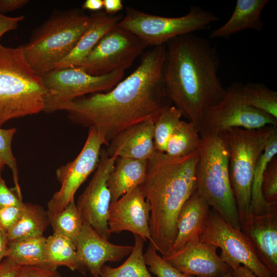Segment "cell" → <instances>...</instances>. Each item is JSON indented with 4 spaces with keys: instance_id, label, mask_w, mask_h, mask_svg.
<instances>
[{
    "instance_id": "4316f807",
    "label": "cell",
    "mask_w": 277,
    "mask_h": 277,
    "mask_svg": "<svg viewBox=\"0 0 277 277\" xmlns=\"http://www.w3.org/2000/svg\"><path fill=\"white\" fill-rule=\"evenodd\" d=\"M46 255L48 263L55 270L58 266H64L82 272L77 259L75 244L65 236L53 233L46 238Z\"/></svg>"
},
{
    "instance_id": "74e56055",
    "label": "cell",
    "mask_w": 277,
    "mask_h": 277,
    "mask_svg": "<svg viewBox=\"0 0 277 277\" xmlns=\"http://www.w3.org/2000/svg\"><path fill=\"white\" fill-rule=\"evenodd\" d=\"M17 277H62L57 271H52L35 266H22Z\"/></svg>"
},
{
    "instance_id": "f546056e",
    "label": "cell",
    "mask_w": 277,
    "mask_h": 277,
    "mask_svg": "<svg viewBox=\"0 0 277 277\" xmlns=\"http://www.w3.org/2000/svg\"><path fill=\"white\" fill-rule=\"evenodd\" d=\"M47 213L54 233L65 236L75 244L82 230L83 222L74 200L61 211Z\"/></svg>"
},
{
    "instance_id": "4fadbf2b",
    "label": "cell",
    "mask_w": 277,
    "mask_h": 277,
    "mask_svg": "<svg viewBox=\"0 0 277 277\" xmlns=\"http://www.w3.org/2000/svg\"><path fill=\"white\" fill-rule=\"evenodd\" d=\"M103 145H107L103 134L95 128H90L86 141L76 157L56 170L61 188L48 202V213L62 211L74 200L79 187L97 168Z\"/></svg>"
},
{
    "instance_id": "ba28073f",
    "label": "cell",
    "mask_w": 277,
    "mask_h": 277,
    "mask_svg": "<svg viewBox=\"0 0 277 277\" xmlns=\"http://www.w3.org/2000/svg\"><path fill=\"white\" fill-rule=\"evenodd\" d=\"M219 17L198 6L185 15L174 17L154 15L128 7L117 25L131 32L147 45L161 46L177 36L207 28Z\"/></svg>"
},
{
    "instance_id": "8fae6325",
    "label": "cell",
    "mask_w": 277,
    "mask_h": 277,
    "mask_svg": "<svg viewBox=\"0 0 277 277\" xmlns=\"http://www.w3.org/2000/svg\"><path fill=\"white\" fill-rule=\"evenodd\" d=\"M242 86L234 82L225 89L222 100L205 113L200 132L220 133L233 128L253 129L277 126L276 118L245 102Z\"/></svg>"
},
{
    "instance_id": "f1b7e54d",
    "label": "cell",
    "mask_w": 277,
    "mask_h": 277,
    "mask_svg": "<svg viewBox=\"0 0 277 277\" xmlns=\"http://www.w3.org/2000/svg\"><path fill=\"white\" fill-rule=\"evenodd\" d=\"M200 129L190 122L181 121L169 140L165 153L171 157H181L197 150Z\"/></svg>"
},
{
    "instance_id": "5bb4252c",
    "label": "cell",
    "mask_w": 277,
    "mask_h": 277,
    "mask_svg": "<svg viewBox=\"0 0 277 277\" xmlns=\"http://www.w3.org/2000/svg\"><path fill=\"white\" fill-rule=\"evenodd\" d=\"M116 159L115 156H109L106 150H101L98 165L76 204L83 223L88 224L108 240L111 236L108 219L111 196L107 181Z\"/></svg>"
},
{
    "instance_id": "1f68e13d",
    "label": "cell",
    "mask_w": 277,
    "mask_h": 277,
    "mask_svg": "<svg viewBox=\"0 0 277 277\" xmlns=\"http://www.w3.org/2000/svg\"><path fill=\"white\" fill-rule=\"evenodd\" d=\"M182 111L171 105L164 110L154 122L153 140L155 150L165 153L167 144L181 121Z\"/></svg>"
},
{
    "instance_id": "f35d334b",
    "label": "cell",
    "mask_w": 277,
    "mask_h": 277,
    "mask_svg": "<svg viewBox=\"0 0 277 277\" xmlns=\"http://www.w3.org/2000/svg\"><path fill=\"white\" fill-rule=\"evenodd\" d=\"M24 19L23 16L10 17L0 13V39L5 33L15 30Z\"/></svg>"
},
{
    "instance_id": "8992f818",
    "label": "cell",
    "mask_w": 277,
    "mask_h": 277,
    "mask_svg": "<svg viewBox=\"0 0 277 277\" xmlns=\"http://www.w3.org/2000/svg\"><path fill=\"white\" fill-rule=\"evenodd\" d=\"M41 76L26 62L21 47L0 44V127L8 121L44 111Z\"/></svg>"
},
{
    "instance_id": "ffe728a7",
    "label": "cell",
    "mask_w": 277,
    "mask_h": 277,
    "mask_svg": "<svg viewBox=\"0 0 277 277\" xmlns=\"http://www.w3.org/2000/svg\"><path fill=\"white\" fill-rule=\"evenodd\" d=\"M154 121L148 120L132 125L115 136L106 149L109 156L148 160L155 149L153 140Z\"/></svg>"
},
{
    "instance_id": "d4e9b609",
    "label": "cell",
    "mask_w": 277,
    "mask_h": 277,
    "mask_svg": "<svg viewBox=\"0 0 277 277\" xmlns=\"http://www.w3.org/2000/svg\"><path fill=\"white\" fill-rule=\"evenodd\" d=\"M277 154V126L271 133L266 147L260 156L253 175L250 212L254 215L268 213L277 208V202L268 203L264 199L262 192L263 175L268 162Z\"/></svg>"
},
{
    "instance_id": "30bf717a",
    "label": "cell",
    "mask_w": 277,
    "mask_h": 277,
    "mask_svg": "<svg viewBox=\"0 0 277 277\" xmlns=\"http://www.w3.org/2000/svg\"><path fill=\"white\" fill-rule=\"evenodd\" d=\"M147 46L134 34L116 24L77 67L95 76L125 71Z\"/></svg>"
},
{
    "instance_id": "e575fe53",
    "label": "cell",
    "mask_w": 277,
    "mask_h": 277,
    "mask_svg": "<svg viewBox=\"0 0 277 277\" xmlns=\"http://www.w3.org/2000/svg\"><path fill=\"white\" fill-rule=\"evenodd\" d=\"M262 192L265 201L271 204L277 202V156L272 158L264 170Z\"/></svg>"
},
{
    "instance_id": "3957f363",
    "label": "cell",
    "mask_w": 277,
    "mask_h": 277,
    "mask_svg": "<svg viewBox=\"0 0 277 277\" xmlns=\"http://www.w3.org/2000/svg\"><path fill=\"white\" fill-rule=\"evenodd\" d=\"M199 157L198 150L177 158L155 151L147 160L146 176L138 187L150 206L151 244L162 256L170 252L179 212L196 189Z\"/></svg>"
},
{
    "instance_id": "2e32d148",
    "label": "cell",
    "mask_w": 277,
    "mask_h": 277,
    "mask_svg": "<svg viewBox=\"0 0 277 277\" xmlns=\"http://www.w3.org/2000/svg\"><path fill=\"white\" fill-rule=\"evenodd\" d=\"M75 246L82 272L84 273L88 270L93 277H100L105 263L121 260L130 254L133 247L109 242L86 223H83Z\"/></svg>"
},
{
    "instance_id": "bcb514c9",
    "label": "cell",
    "mask_w": 277,
    "mask_h": 277,
    "mask_svg": "<svg viewBox=\"0 0 277 277\" xmlns=\"http://www.w3.org/2000/svg\"><path fill=\"white\" fill-rule=\"evenodd\" d=\"M187 277H194V276H188ZM223 277H232V270L228 272Z\"/></svg>"
},
{
    "instance_id": "4dcf8cb0",
    "label": "cell",
    "mask_w": 277,
    "mask_h": 277,
    "mask_svg": "<svg viewBox=\"0 0 277 277\" xmlns=\"http://www.w3.org/2000/svg\"><path fill=\"white\" fill-rule=\"evenodd\" d=\"M245 102L249 106L277 119V92L262 83H249L242 86Z\"/></svg>"
},
{
    "instance_id": "836d02e7",
    "label": "cell",
    "mask_w": 277,
    "mask_h": 277,
    "mask_svg": "<svg viewBox=\"0 0 277 277\" xmlns=\"http://www.w3.org/2000/svg\"><path fill=\"white\" fill-rule=\"evenodd\" d=\"M144 258L149 270L157 277H187L159 255L150 243L144 253Z\"/></svg>"
},
{
    "instance_id": "7402d4cb",
    "label": "cell",
    "mask_w": 277,
    "mask_h": 277,
    "mask_svg": "<svg viewBox=\"0 0 277 277\" xmlns=\"http://www.w3.org/2000/svg\"><path fill=\"white\" fill-rule=\"evenodd\" d=\"M269 0H237L234 9L228 20L212 31L211 38H229L245 29L258 31L264 28L261 13Z\"/></svg>"
},
{
    "instance_id": "9c48e42d",
    "label": "cell",
    "mask_w": 277,
    "mask_h": 277,
    "mask_svg": "<svg viewBox=\"0 0 277 277\" xmlns=\"http://www.w3.org/2000/svg\"><path fill=\"white\" fill-rule=\"evenodd\" d=\"M124 70L95 76L74 67L54 69L41 75L45 90L44 109L51 113L78 97L111 89L123 78Z\"/></svg>"
},
{
    "instance_id": "d590c367",
    "label": "cell",
    "mask_w": 277,
    "mask_h": 277,
    "mask_svg": "<svg viewBox=\"0 0 277 277\" xmlns=\"http://www.w3.org/2000/svg\"><path fill=\"white\" fill-rule=\"evenodd\" d=\"M23 205L0 208V230L6 234L18 221Z\"/></svg>"
},
{
    "instance_id": "83f0119b",
    "label": "cell",
    "mask_w": 277,
    "mask_h": 277,
    "mask_svg": "<svg viewBox=\"0 0 277 277\" xmlns=\"http://www.w3.org/2000/svg\"><path fill=\"white\" fill-rule=\"evenodd\" d=\"M134 235V244L128 258L117 267L103 265L100 277H152L147 268L143 253L145 241Z\"/></svg>"
},
{
    "instance_id": "7c38bea8",
    "label": "cell",
    "mask_w": 277,
    "mask_h": 277,
    "mask_svg": "<svg viewBox=\"0 0 277 277\" xmlns=\"http://www.w3.org/2000/svg\"><path fill=\"white\" fill-rule=\"evenodd\" d=\"M200 242L220 248V258L232 270L242 264L257 277H272L242 231L227 223L213 209L210 210L208 224Z\"/></svg>"
},
{
    "instance_id": "9a60e30c",
    "label": "cell",
    "mask_w": 277,
    "mask_h": 277,
    "mask_svg": "<svg viewBox=\"0 0 277 277\" xmlns=\"http://www.w3.org/2000/svg\"><path fill=\"white\" fill-rule=\"evenodd\" d=\"M149 216V203L137 187L110 204L108 219L109 232L111 234L128 231L152 244Z\"/></svg>"
},
{
    "instance_id": "7a4b0ae2",
    "label": "cell",
    "mask_w": 277,
    "mask_h": 277,
    "mask_svg": "<svg viewBox=\"0 0 277 277\" xmlns=\"http://www.w3.org/2000/svg\"><path fill=\"white\" fill-rule=\"evenodd\" d=\"M165 46L163 83L167 94L200 130L206 112L225 93L217 74L218 51L207 38L194 33L173 38Z\"/></svg>"
},
{
    "instance_id": "44dd1931",
    "label": "cell",
    "mask_w": 277,
    "mask_h": 277,
    "mask_svg": "<svg viewBox=\"0 0 277 277\" xmlns=\"http://www.w3.org/2000/svg\"><path fill=\"white\" fill-rule=\"evenodd\" d=\"M92 22L76 45L54 69L77 67L95 47L98 42L121 19L116 15H109L98 11L91 15Z\"/></svg>"
},
{
    "instance_id": "b9f144b4",
    "label": "cell",
    "mask_w": 277,
    "mask_h": 277,
    "mask_svg": "<svg viewBox=\"0 0 277 277\" xmlns=\"http://www.w3.org/2000/svg\"><path fill=\"white\" fill-rule=\"evenodd\" d=\"M103 2L105 13L109 15H114L123 8L121 0H103Z\"/></svg>"
},
{
    "instance_id": "5b68a950",
    "label": "cell",
    "mask_w": 277,
    "mask_h": 277,
    "mask_svg": "<svg viewBox=\"0 0 277 277\" xmlns=\"http://www.w3.org/2000/svg\"><path fill=\"white\" fill-rule=\"evenodd\" d=\"M196 190L229 225L241 230L231 189L228 153L224 132H200Z\"/></svg>"
},
{
    "instance_id": "484cf974",
    "label": "cell",
    "mask_w": 277,
    "mask_h": 277,
    "mask_svg": "<svg viewBox=\"0 0 277 277\" xmlns=\"http://www.w3.org/2000/svg\"><path fill=\"white\" fill-rule=\"evenodd\" d=\"M49 225L47 211L42 207L24 203L18 221L7 233L8 242L43 235Z\"/></svg>"
},
{
    "instance_id": "cb8c5ba5",
    "label": "cell",
    "mask_w": 277,
    "mask_h": 277,
    "mask_svg": "<svg viewBox=\"0 0 277 277\" xmlns=\"http://www.w3.org/2000/svg\"><path fill=\"white\" fill-rule=\"evenodd\" d=\"M46 238L44 235L8 243L6 258L20 266H35L52 271L46 255Z\"/></svg>"
},
{
    "instance_id": "6da1fadb",
    "label": "cell",
    "mask_w": 277,
    "mask_h": 277,
    "mask_svg": "<svg viewBox=\"0 0 277 277\" xmlns=\"http://www.w3.org/2000/svg\"><path fill=\"white\" fill-rule=\"evenodd\" d=\"M165 55V44L153 47L133 72L109 91L76 98L61 110L68 113L72 122L96 129L107 146L127 128L148 120L155 122L172 104L163 83Z\"/></svg>"
},
{
    "instance_id": "e0dca14e",
    "label": "cell",
    "mask_w": 277,
    "mask_h": 277,
    "mask_svg": "<svg viewBox=\"0 0 277 277\" xmlns=\"http://www.w3.org/2000/svg\"><path fill=\"white\" fill-rule=\"evenodd\" d=\"M239 220L260 261L272 277H277V208L261 215L250 212Z\"/></svg>"
},
{
    "instance_id": "ac0fdd59",
    "label": "cell",
    "mask_w": 277,
    "mask_h": 277,
    "mask_svg": "<svg viewBox=\"0 0 277 277\" xmlns=\"http://www.w3.org/2000/svg\"><path fill=\"white\" fill-rule=\"evenodd\" d=\"M217 248L199 242L162 258L186 276L223 277L232 269L217 255Z\"/></svg>"
},
{
    "instance_id": "8d00e7d4",
    "label": "cell",
    "mask_w": 277,
    "mask_h": 277,
    "mask_svg": "<svg viewBox=\"0 0 277 277\" xmlns=\"http://www.w3.org/2000/svg\"><path fill=\"white\" fill-rule=\"evenodd\" d=\"M22 197L7 186L0 173V208L9 206H22Z\"/></svg>"
},
{
    "instance_id": "d6a6232c",
    "label": "cell",
    "mask_w": 277,
    "mask_h": 277,
    "mask_svg": "<svg viewBox=\"0 0 277 277\" xmlns=\"http://www.w3.org/2000/svg\"><path fill=\"white\" fill-rule=\"evenodd\" d=\"M16 132L15 128L2 129L0 128V158L11 170L14 183V190L22 197L18 182V169L16 159L12 151V141Z\"/></svg>"
},
{
    "instance_id": "277c9868",
    "label": "cell",
    "mask_w": 277,
    "mask_h": 277,
    "mask_svg": "<svg viewBox=\"0 0 277 277\" xmlns=\"http://www.w3.org/2000/svg\"><path fill=\"white\" fill-rule=\"evenodd\" d=\"M92 17L78 8L55 10L21 46L30 67L39 76L54 68L73 50Z\"/></svg>"
},
{
    "instance_id": "f6af8a7d",
    "label": "cell",
    "mask_w": 277,
    "mask_h": 277,
    "mask_svg": "<svg viewBox=\"0 0 277 277\" xmlns=\"http://www.w3.org/2000/svg\"><path fill=\"white\" fill-rule=\"evenodd\" d=\"M232 277H257L247 268L240 266L232 270Z\"/></svg>"
},
{
    "instance_id": "52a82bcc",
    "label": "cell",
    "mask_w": 277,
    "mask_h": 277,
    "mask_svg": "<svg viewBox=\"0 0 277 277\" xmlns=\"http://www.w3.org/2000/svg\"><path fill=\"white\" fill-rule=\"evenodd\" d=\"M274 126L259 129L233 128L224 131L229 159V179L239 219L250 212L254 170Z\"/></svg>"
},
{
    "instance_id": "ab89813d",
    "label": "cell",
    "mask_w": 277,
    "mask_h": 277,
    "mask_svg": "<svg viewBox=\"0 0 277 277\" xmlns=\"http://www.w3.org/2000/svg\"><path fill=\"white\" fill-rule=\"evenodd\" d=\"M20 266L9 258L0 263V277H17Z\"/></svg>"
},
{
    "instance_id": "ee69618b",
    "label": "cell",
    "mask_w": 277,
    "mask_h": 277,
    "mask_svg": "<svg viewBox=\"0 0 277 277\" xmlns=\"http://www.w3.org/2000/svg\"><path fill=\"white\" fill-rule=\"evenodd\" d=\"M8 243L6 233L0 230V263L6 258Z\"/></svg>"
},
{
    "instance_id": "7bdbcfd3",
    "label": "cell",
    "mask_w": 277,
    "mask_h": 277,
    "mask_svg": "<svg viewBox=\"0 0 277 277\" xmlns=\"http://www.w3.org/2000/svg\"><path fill=\"white\" fill-rule=\"evenodd\" d=\"M83 9L98 12L103 8V0H86L82 5Z\"/></svg>"
},
{
    "instance_id": "603a6c76",
    "label": "cell",
    "mask_w": 277,
    "mask_h": 277,
    "mask_svg": "<svg viewBox=\"0 0 277 277\" xmlns=\"http://www.w3.org/2000/svg\"><path fill=\"white\" fill-rule=\"evenodd\" d=\"M147 166V160L117 157L107 181L111 196V204L143 182Z\"/></svg>"
},
{
    "instance_id": "d6986e66",
    "label": "cell",
    "mask_w": 277,
    "mask_h": 277,
    "mask_svg": "<svg viewBox=\"0 0 277 277\" xmlns=\"http://www.w3.org/2000/svg\"><path fill=\"white\" fill-rule=\"evenodd\" d=\"M210 208L208 202L196 190L179 212L177 234L170 253L200 242L208 222Z\"/></svg>"
},
{
    "instance_id": "60d3db41",
    "label": "cell",
    "mask_w": 277,
    "mask_h": 277,
    "mask_svg": "<svg viewBox=\"0 0 277 277\" xmlns=\"http://www.w3.org/2000/svg\"><path fill=\"white\" fill-rule=\"evenodd\" d=\"M29 2L28 0H0V13L3 14L21 9Z\"/></svg>"
},
{
    "instance_id": "7dc6e473",
    "label": "cell",
    "mask_w": 277,
    "mask_h": 277,
    "mask_svg": "<svg viewBox=\"0 0 277 277\" xmlns=\"http://www.w3.org/2000/svg\"><path fill=\"white\" fill-rule=\"evenodd\" d=\"M4 165H5V164H4V162L2 161V160L0 158V173H1V171H2V169L3 168Z\"/></svg>"
}]
</instances>
